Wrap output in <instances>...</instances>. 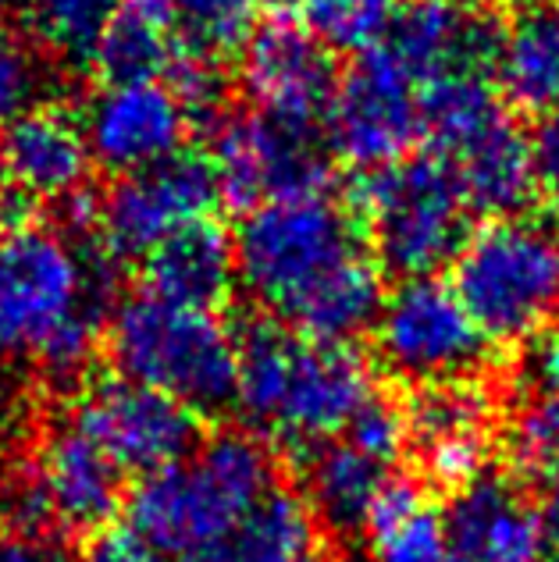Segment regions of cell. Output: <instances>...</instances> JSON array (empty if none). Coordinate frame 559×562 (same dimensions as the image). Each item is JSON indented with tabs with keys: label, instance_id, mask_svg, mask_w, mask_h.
Segmentation results:
<instances>
[{
	"label": "cell",
	"instance_id": "obj_1",
	"mask_svg": "<svg viewBox=\"0 0 559 562\" xmlns=\"http://www.w3.org/2000/svg\"><path fill=\"white\" fill-rule=\"evenodd\" d=\"M232 243L239 285L268 317L328 342L374 328L385 278L357 211L328 189L249 206Z\"/></svg>",
	"mask_w": 559,
	"mask_h": 562
},
{
	"label": "cell",
	"instance_id": "obj_2",
	"mask_svg": "<svg viewBox=\"0 0 559 562\" xmlns=\"http://www.w3.org/2000/svg\"><path fill=\"white\" fill-rule=\"evenodd\" d=\"M108 254L76 235L11 217L0 225V360L79 378L104 338Z\"/></svg>",
	"mask_w": 559,
	"mask_h": 562
},
{
	"label": "cell",
	"instance_id": "obj_3",
	"mask_svg": "<svg viewBox=\"0 0 559 562\" xmlns=\"http://www.w3.org/2000/svg\"><path fill=\"white\" fill-rule=\"evenodd\" d=\"M235 338L239 371L232 403L264 446L297 452L325 446L378 395L371 363L353 342L303 335L275 317L246 324Z\"/></svg>",
	"mask_w": 559,
	"mask_h": 562
},
{
	"label": "cell",
	"instance_id": "obj_4",
	"mask_svg": "<svg viewBox=\"0 0 559 562\" xmlns=\"http://www.w3.org/2000/svg\"><path fill=\"white\" fill-rule=\"evenodd\" d=\"M275 484L271 449L249 431H222L186 460L139 477L128 527L168 562H203Z\"/></svg>",
	"mask_w": 559,
	"mask_h": 562
},
{
	"label": "cell",
	"instance_id": "obj_5",
	"mask_svg": "<svg viewBox=\"0 0 559 562\" xmlns=\"http://www.w3.org/2000/svg\"><path fill=\"white\" fill-rule=\"evenodd\" d=\"M104 338L118 374L179 398L193 413H214L235 398L239 338L217 310L136 292L111 310Z\"/></svg>",
	"mask_w": 559,
	"mask_h": 562
},
{
	"label": "cell",
	"instance_id": "obj_6",
	"mask_svg": "<svg viewBox=\"0 0 559 562\" xmlns=\"http://www.w3.org/2000/svg\"><path fill=\"white\" fill-rule=\"evenodd\" d=\"M452 292L489 342H532L559 321V232L532 217H492L463 239Z\"/></svg>",
	"mask_w": 559,
	"mask_h": 562
},
{
	"label": "cell",
	"instance_id": "obj_7",
	"mask_svg": "<svg viewBox=\"0 0 559 562\" xmlns=\"http://www.w3.org/2000/svg\"><path fill=\"white\" fill-rule=\"evenodd\" d=\"M357 217L381 271L428 278L456 260L470 235V206L446 157L410 154L367 171L357 186Z\"/></svg>",
	"mask_w": 559,
	"mask_h": 562
},
{
	"label": "cell",
	"instance_id": "obj_8",
	"mask_svg": "<svg viewBox=\"0 0 559 562\" xmlns=\"http://www.w3.org/2000/svg\"><path fill=\"white\" fill-rule=\"evenodd\" d=\"M374 352L381 367L410 384L474 378L489 360V338L467 314L449 281L403 278L385 292L374 317Z\"/></svg>",
	"mask_w": 559,
	"mask_h": 562
},
{
	"label": "cell",
	"instance_id": "obj_9",
	"mask_svg": "<svg viewBox=\"0 0 559 562\" xmlns=\"http://www.w3.org/2000/svg\"><path fill=\"white\" fill-rule=\"evenodd\" d=\"M222 203L208 154L182 150L157 165L114 175V182L97 196L100 249L111 260H143L179 228L211 217Z\"/></svg>",
	"mask_w": 559,
	"mask_h": 562
},
{
	"label": "cell",
	"instance_id": "obj_10",
	"mask_svg": "<svg viewBox=\"0 0 559 562\" xmlns=\"http://www.w3.org/2000/svg\"><path fill=\"white\" fill-rule=\"evenodd\" d=\"M200 413L125 374L93 378L79 392L68 424L132 477H150L200 446Z\"/></svg>",
	"mask_w": 559,
	"mask_h": 562
},
{
	"label": "cell",
	"instance_id": "obj_11",
	"mask_svg": "<svg viewBox=\"0 0 559 562\" xmlns=\"http://www.w3.org/2000/svg\"><path fill=\"white\" fill-rule=\"evenodd\" d=\"M335 157L367 171L389 168L414 154L424 136L421 86L381 47L357 54V61L335 82L325 114Z\"/></svg>",
	"mask_w": 559,
	"mask_h": 562
},
{
	"label": "cell",
	"instance_id": "obj_12",
	"mask_svg": "<svg viewBox=\"0 0 559 562\" xmlns=\"http://www.w3.org/2000/svg\"><path fill=\"white\" fill-rule=\"evenodd\" d=\"M208 160L222 200L239 211L328 189V157L317 128L275 122L260 111L217 117Z\"/></svg>",
	"mask_w": 559,
	"mask_h": 562
},
{
	"label": "cell",
	"instance_id": "obj_13",
	"mask_svg": "<svg viewBox=\"0 0 559 562\" xmlns=\"http://www.w3.org/2000/svg\"><path fill=\"white\" fill-rule=\"evenodd\" d=\"M243 54V86L254 111L317 128L335 93V57L297 14H264Z\"/></svg>",
	"mask_w": 559,
	"mask_h": 562
},
{
	"label": "cell",
	"instance_id": "obj_14",
	"mask_svg": "<svg viewBox=\"0 0 559 562\" xmlns=\"http://www.w3.org/2000/svg\"><path fill=\"white\" fill-rule=\"evenodd\" d=\"M503 22L478 0H410L392 14L385 47L417 86L446 76H489Z\"/></svg>",
	"mask_w": 559,
	"mask_h": 562
},
{
	"label": "cell",
	"instance_id": "obj_15",
	"mask_svg": "<svg viewBox=\"0 0 559 562\" xmlns=\"http://www.w3.org/2000/svg\"><path fill=\"white\" fill-rule=\"evenodd\" d=\"M79 122L93 165L125 175L179 154L193 117L168 82L143 79L104 82L86 103Z\"/></svg>",
	"mask_w": 559,
	"mask_h": 562
},
{
	"label": "cell",
	"instance_id": "obj_16",
	"mask_svg": "<svg viewBox=\"0 0 559 562\" xmlns=\"http://www.w3.org/2000/svg\"><path fill=\"white\" fill-rule=\"evenodd\" d=\"M93 157L79 117L62 108L33 103L11 117L0 136V171L19 200L65 203L86 189Z\"/></svg>",
	"mask_w": 559,
	"mask_h": 562
},
{
	"label": "cell",
	"instance_id": "obj_17",
	"mask_svg": "<svg viewBox=\"0 0 559 562\" xmlns=\"http://www.w3.org/2000/svg\"><path fill=\"white\" fill-rule=\"evenodd\" d=\"M443 524L460 562H541L546 555L541 509L506 477L481 473L452 492Z\"/></svg>",
	"mask_w": 559,
	"mask_h": 562
},
{
	"label": "cell",
	"instance_id": "obj_18",
	"mask_svg": "<svg viewBox=\"0 0 559 562\" xmlns=\"http://www.w3.org/2000/svg\"><path fill=\"white\" fill-rule=\"evenodd\" d=\"M33 473L47 498L54 530L93 535V530L108 527L122 506L125 473L68 420L43 438Z\"/></svg>",
	"mask_w": 559,
	"mask_h": 562
},
{
	"label": "cell",
	"instance_id": "obj_19",
	"mask_svg": "<svg viewBox=\"0 0 559 562\" xmlns=\"http://www.w3.org/2000/svg\"><path fill=\"white\" fill-rule=\"evenodd\" d=\"M235 285V243L214 217L179 228L143 257V292L168 303L217 310Z\"/></svg>",
	"mask_w": 559,
	"mask_h": 562
},
{
	"label": "cell",
	"instance_id": "obj_20",
	"mask_svg": "<svg viewBox=\"0 0 559 562\" xmlns=\"http://www.w3.org/2000/svg\"><path fill=\"white\" fill-rule=\"evenodd\" d=\"M443 157V154H438ZM460 192L474 214L513 217L538 192V171L532 157V139L510 122L503 111L467 143L446 154Z\"/></svg>",
	"mask_w": 559,
	"mask_h": 562
},
{
	"label": "cell",
	"instance_id": "obj_21",
	"mask_svg": "<svg viewBox=\"0 0 559 562\" xmlns=\"http://www.w3.org/2000/svg\"><path fill=\"white\" fill-rule=\"evenodd\" d=\"M389 467L371 460L343 435L303 452V498L314 520L335 535H353L371 520V509L389 484Z\"/></svg>",
	"mask_w": 559,
	"mask_h": 562
},
{
	"label": "cell",
	"instance_id": "obj_22",
	"mask_svg": "<svg viewBox=\"0 0 559 562\" xmlns=\"http://www.w3.org/2000/svg\"><path fill=\"white\" fill-rule=\"evenodd\" d=\"M495 76L503 97L517 108L532 114L559 108V4L524 8L503 25Z\"/></svg>",
	"mask_w": 559,
	"mask_h": 562
},
{
	"label": "cell",
	"instance_id": "obj_23",
	"mask_svg": "<svg viewBox=\"0 0 559 562\" xmlns=\"http://www.w3.org/2000/svg\"><path fill=\"white\" fill-rule=\"evenodd\" d=\"M371 562H460L446 524L414 481L389 477L367 520Z\"/></svg>",
	"mask_w": 559,
	"mask_h": 562
},
{
	"label": "cell",
	"instance_id": "obj_24",
	"mask_svg": "<svg viewBox=\"0 0 559 562\" xmlns=\"http://www.w3.org/2000/svg\"><path fill=\"white\" fill-rule=\"evenodd\" d=\"M317 520L306 498L271 487L203 562H297L314 552Z\"/></svg>",
	"mask_w": 559,
	"mask_h": 562
},
{
	"label": "cell",
	"instance_id": "obj_25",
	"mask_svg": "<svg viewBox=\"0 0 559 562\" xmlns=\"http://www.w3.org/2000/svg\"><path fill=\"white\" fill-rule=\"evenodd\" d=\"M403 413L414 449H424L452 438H489L495 403L478 378H452L421 384Z\"/></svg>",
	"mask_w": 559,
	"mask_h": 562
},
{
	"label": "cell",
	"instance_id": "obj_26",
	"mask_svg": "<svg viewBox=\"0 0 559 562\" xmlns=\"http://www.w3.org/2000/svg\"><path fill=\"white\" fill-rule=\"evenodd\" d=\"M264 11L268 0H168V36L175 54L225 61L246 47Z\"/></svg>",
	"mask_w": 559,
	"mask_h": 562
},
{
	"label": "cell",
	"instance_id": "obj_27",
	"mask_svg": "<svg viewBox=\"0 0 559 562\" xmlns=\"http://www.w3.org/2000/svg\"><path fill=\"white\" fill-rule=\"evenodd\" d=\"M499 114H503V103L489 76H446L421 86L424 136H432L435 154L443 157L495 122Z\"/></svg>",
	"mask_w": 559,
	"mask_h": 562
},
{
	"label": "cell",
	"instance_id": "obj_28",
	"mask_svg": "<svg viewBox=\"0 0 559 562\" xmlns=\"http://www.w3.org/2000/svg\"><path fill=\"white\" fill-rule=\"evenodd\" d=\"M25 36L62 61L90 65L118 0H19Z\"/></svg>",
	"mask_w": 559,
	"mask_h": 562
},
{
	"label": "cell",
	"instance_id": "obj_29",
	"mask_svg": "<svg viewBox=\"0 0 559 562\" xmlns=\"http://www.w3.org/2000/svg\"><path fill=\"white\" fill-rule=\"evenodd\" d=\"M175 57V47L168 33H160L157 25L136 19L118 8L111 25L100 36L90 65L100 71L104 82H143V79H160L168 71Z\"/></svg>",
	"mask_w": 559,
	"mask_h": 562
},
{
	"label": "cell",
	"instance_id": "obj_30",
	"mask_svg": "<svg viewBox=\"0 0 559 562\" xmlns=\"http://www.w3.org/2000/svg\"><path fill=\"white\" fill-rule=\"evenodd\" d=\"M392 0H297V19L335 54H364L385 40Z\"/></svg>",
	"mask_w": 559,
	"mask_h": 562
},
{
	"label": "cell",
	"instance_id": "obj_31",
	"mask_svg": "<svg viewBox=\"0 0 559 562\" xmlns=\"http://www.w3.org/2000/svg\"><path fill=\"white\" fill-rule=\"evenodd\" d=\"M506 452L513 470L527 481L552 484L559 477V395L535 392L513 409Z\"/></svg>",
	"mask_w": 559,
	"mask_h": 562
},
{
	"label": "cell",
	"instance_id": "obj_32",
	"mask_svg": "<svg viewBox=\"0 0 559 562\" xmlns=\"http://www.w3.org/2000/svg\"><path fill=\"white\" fill-rule=\"evenodd\" d=\"M43 90V65L36 43L25 33L0 25V125L33 108Z\"/></svg>",
	"mask_w": 559,
	"mask_h": 562
},
{
	"label": "cell",
	"instance_id": "obj_33",
	"mask_svg": "<svg viewBox=\"0 0 559 562\" xmlns=\"http://www.w3.org/2000/svg\"><path fill=\"white\" fill-rule=\"evenodd\" d=\"M343 438L353 441L360 452L371 456V460L392 467L395 460H400V452L410 446L406 413L395 403H389L385 395H371L357 409V417L346 424Z\"/></svg>",
	"mask_w": 559,
	"mask_h": 562
},
{
	"label": "cell",
	"instance_id": "obj_34",
	"mask_svg": "<svg viewBox=\"0 0 559 562\" xmlns=\"http://www.w3.org/2000/svg\"><path fill=\"white\" fill-rule=\"evenodd\" d=\"M165 76L175 97H179L182 108L189 111V117L214 114L222 108V100H225L222 61H211V57H197V54H175Z\"/></svg>",
	"mask_w": 559,
	"mask_h": 562
},
{
	"label": "cell",
	"instance_id": "obj_35",
	"mask_svg": "<svg viewBox=\"0 0 559 562\" xmlns=\"http://www.w3.org/2000/svg\"><path fill=\"white\" fill-rule=\"evenodd\" d=\"M82 562H168V559L128 524H122V527L108 524L90 535Z\"/></svg>",
	"mask_w": 559,
	"mask_h": 562
},
{
	"label": "cell",
	"instance_id": "obj_36",
	"mask_svg": "<svg viewBox=\"0 0 559 562\" xmlns=\"http://www.w3.org/2000/svg\"><path fill=\"white\" fill-rule=\"evenodd\" d=\"M524 381L532 384L535 392L559 395V321L527 342Z\"/></svg>",
	"mask_w": 559,
	"mask_h": 562
},
{
	"label": "cell",
	"instance_id": "obj_37",
	"mask_svg": "<svg viewBox=\"0 0 559 562\" xmlns=\"http://www.w3.org/2000/svg\"><path fill=\"white\" fill-rule=\"evenodd\" d=\"M527 139H532V157H535L538 186H546L549 192L559 189V108L541 114L535 132Z\"/></svg>",
	"mask_w": 559,
	"mask_h": 562
},
{
	"label": "cell",
	"instance_id": "obj_38",
	"mask_svg": "<svg viewBox=\"0 0 559 562\" xmlns=\"http://www.w3.org/2000/svg\"><path fill=\"white\" fill-rule=\"evenodd\" d=\"M0 562H68V559L57 555L54 549H43L40 541L14 538L0 530Z\"/></svg>",
	"mask_w": 559,
	"mask_h": 562
},
{
	"label": "cell",
	"instance_id": "obj_39",
	"mask_svg": "<svg viewBox=\"0 0 559 562\" xmlns=\"http://www.w3.org/2000/svg\"><path fill=\"white\" fill-rule=\"evenodd\" d=\"M541 520H546V535L559 544V477L549 484L546 506H541Z\"/></svg>",
	"mask_w": 559,
	"mask_h": 562
},
{
	"label": "cell",
	"instance_id": "obj_40",
	"mask_svg": "<svg viewBox=\"0 0 559 562\" xmlns=\"http://www.w3.org/2000/svg\"><path fill=\"white\" fill-rule=\"evenodd\" d=\"M549 228L559 232V189L549 192Z\"/></svg>",
	"mask_w": 559,
	"mask_h": 562
},
{
	"label": "cell",
	"instance_id": "obj_41",
	"mask_svg": "<svg viewBox=\"0 0 559 562\" xmlns=\"http://www.w3.org/2000/svg\"><path fill=\"white\" fill-rule=\"evenodd\" d=\"M541 562H559V544H556L552 552H546V555H541Z\"/></svg>",
	"mask_w": 559,
	"mask_h": 562
},
{
	"label": "cell",
	"instance_id": "obj_42",
	"mask_svg": "<svg viewBox=\"0 0 559 562\" xmlns=\"http://www.w3.org/2000/svg\"><path fill=\"white\" fill-rule=\"evenodd\" d=\"M297 562H321V559H317V555L311 552V555H303V559H297Z\"/></svg>",
	"mask_w": 559,
	"mask_h": 562
},
{
	"label": "cell",
	"instance_id": "obj_43",
	"mask_svg": "<svg viewBox=\"0 0 559 562\" xmlns=\"http://www.w3.org/2000/svg\"><path fill=\"white\" fill-rule=\"evenodd\" d=\"M4 4H8V0H0V8H4Z\"/></svg>",
	"mask_w": 559,
	"mask_h": 562
},
{
	"label": "cell",
	"instance_id": "obj_44",
	"mask_svg": "<svg viewBox=\"0 0 559 562\" xmlns=\"http://www.w3.org/2000/svg\"><path fill=\"white\" fill-rule=\"evenodd\" d=\"M0 179H4V171H0Z\"/></svg>",
	"mask_w": 559,
	"mask_h": 562
},
{
	"label": "cell",
	"instance_id": "obj_45",
	"mask_svg": "<svg viewBox=\"0 0 559 562\" xmlns=\"http://www.w3.org/2000/svg\"><path fill=\"white\" fill-rule=\"evenodd\" d=\"M556 4H559V0H556Z\"/></svg>",
	"mask_w": 559,
	"mask_h": 562
}]
</instances>
